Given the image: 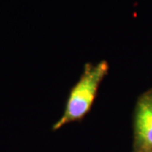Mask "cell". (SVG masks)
<instances>
[{
  "mask_svg": "<svg viewBox=\"0 0 152 152\" xmlns=\"http://www.w3.org/2000/svg\"><path fill=\"white\" fill-rule=\"evenodd\" d=\"M108 71V64L100 62L97 64H87L80 80L71 91L64 113L53 129L82 118L89 112L97 92L98 87Z\"/></svg>",
  "mask_w": 152,
  "mask_h": 152,
  "instance_id": "1",
  "label": "cell"
},
{
  "mask_svg": "<svg viewBox=\"0 0 152 152\" xmlns=\"http://www.w3.org/2000/svg\"><path fill=\"white\" fill-rule=\"evenodd\" d=\"M135 152H152V96L138 105L135 120Z\"/></svg>",
  "mask_w": 152,
  "mask_h": 152,
  "instance_id": "2",
  "label": "cell"
}]
</instances>
